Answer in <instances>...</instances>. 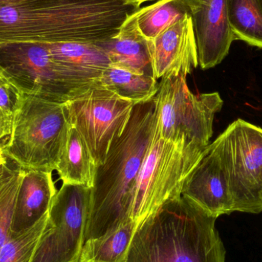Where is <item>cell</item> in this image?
I'll return each instance as SVG.
<instances>
[{
    "label": "cell",
    "instance_id": "7c38bea8",
    "mask_svg": "<svg viewBox=\"0 0 262 262\" xmlns=\"http://www.w3.org/2000/svg\"><path fill=\"white\" fill-rule=\"evenodd\" d=\"M190 13L199 64L203 70L212 69L227 56L235 40L229 21L228 0H200Z\"/></svg>",
    "mask_w": 262,
    "mask_h": 262
},
{
    "label": "cell",
    "instance_id": "9a60e30c",
    "mask_svg": "<svg viewBox=\"0 0 262 262\" xmlns=\"http://www.w3.org/2000/svg\"><path fill=\"white\" fill-rule=\"evenodd\" d=\"M135 13L126 20L117 35L96 45L107 53L113 66L154 77L152 41L140 32Z\"/></svg>",
    "mask_w": 262,
    "mask_h": 262
},
{
    "label": "cell",
    "instance_id": "83f0119b",
    "mask_svg": "<svg viewBox=\"0 0 262 262\" xmlns=\"http://www.w3.org/2000/svg\"><path fill=\"white\" fill-rule=\"evenodd\" d=\"M183 1H184L185 3L187 5L189 9H192V8L195 7V6H197V5L199 4V3H200V0H183Z\"/></svg>",
    "mask_w": 262,
    "mask_h": 262
},
{
    "label": "cell",
    "instance_id": "ffe728a7",
    "mask_svg": "<svg viewBox=\"0 0 262 262\" xmlns=\"http://www.w3.org/2000/svg\"><path fill=\"white\" fill-rule=\"evenodd\" d=\"M189 14L190 9L183 0H158L135 15L140 32L152 41Z\"/></svg>",
    "mask_w": 262,
    "mask_h": 262
},
{
    "label": "cell",
    "instance_id": "d6986e66",
    "mask_svg": "<svg viewBox=\"0 0 262 262\" xmlns=\"http://www.w3.org/2000/svg\"><path fill=\"white\" fill-rule=\"evenodd\" d=\"M139 225L130 221L100 238L88 240L79 262H124Z\"/></svg>",
    "mask_w": 262,
    "mask_h": 262
},
{
    "label": "cell",
    "instance_id": "7402d4cb",
    "mask_svg": "<svg viewBox=\"0 0 262 262\" xmlns=\"http://www.w3.org/2000/svg\"><path fill=\"white\" fill-rule=\"evenodd\" d=\"M47 218L48 214L29 229L10 233L0 250V262H31Z\"/></svg>",
    "mask_w": 262,
    "mask_h": 262
},
{
    "label": "cell",
    "instance_id": "603a6c76",
    "mask_svg": "<svg viewBox=\"0 0 262 262\" xmlns=\"http://www.w3.org/2000/svg\"><path fill=\"white\" fill-rule=\"evenodd\" d=\"M21 167L12 169L0 187V250L11 233L17 192L21 181Z\"/></svg>",
    "mask_w": 262,
    "mask_h": 262
},
{
    "label": "cell",
    "instance_id": "7a4b0ae2",
    "mask_svg": "<svg viewBox=\"0 0 262 262\" xmlns=\"http://www.w3.org/2000/svg\"><path fill=\"white\" fill-rule=\"evenodd\" d=\"M217 218L183 195L139 225L124 262H226Z\"/></svg>",
    "mask_w": 262,
    "mask_h": 262
},
{
    "label": "cell",
    "instance_id": "2e32d148",
    "mask_svg": "<svg viewBox=\"0 0 262 262\" xmlns=\"http://www.w3.org/2000/svg\"><path fill=\"white\" fill-rule=\"evenodd\" d=\"M61 68L77 79L101 84L103 72L112 64L107 53L93 43H46Z\"/></svg>",
    "mask_w": 262,
    "mask_h": 262
},
{
    "label": "cell",
    "instance_id": "3957f363",
    "mask_svg": "<svg viewBox=\"0 0 262 262\" xmlns=\"http://www.w3.org/2000/svg\"><path fill=\"white\" fill-rule=\"evenodd\" d=\"M102 24L98 0H32L0 6V43H92Z\"/></svg>",
    "mask_w": 262,
    "mask_h": 262
},
{
    "label": "cell",
    "instance_id": "ba28073f",
    "mask_svg": "<svg viewBox=\"0 0 262 262\" xmlns=\"http://www.w3.org/2000/svg\"><path fill=\"white\" fill-rule=\"evenodd\" d=\"M92 188L62 183L31 262H79L91 209Z\"/></svg>",
    "mask_w": 262,
    "mask_h": 262
},
{
    "label": "cell",
    "instance_id": "8992f818",
    "mask_svg": "<svg viewBox=\"0 0 262 262\" xmlns=\"http://www.w3.org/2000/svg\"><path fill=\"white\" fill-rule=\"evenodd\" d=\"M156 128L162 138L205 149L223 101L218 92L192 93L186 77L162 78L155 98Z\"/></svg>",
    "mask_w": 262,
    "mask_h": 262
},
{
    "label": "cell",
    "instance_id": "5b68a950",
    "mask_svg": "<svg viewBox=\"0 0 262 262\" xmlns=\"http://www.w3.org/2000/svg\"><path fill=\"white\" fill-rule=\"evenodd\" d=\"M0 72L23 95L62 104L101 84L74 78L42 42L0 43Z\"/></svg>",
    "mask_w": 262,
    "mask_h": 262
},
{
    "label": "cell",
    "instance_id": "52a82bcc",
    "mask_svg": "<svg viewBox=\"0 0 262 262\" xmlns=\"http://www.w3.org/2000/svg\"><path fill=\"white\" fill-rule=\"evenodd\" d=\"M205 149L165 140L155 127L137 178L133 221L141 223L165 202L181 195L185 180Z\"/></svg>",
    "mask_w": 262,
    "mask_h": 262
},
{
    "label": "cell",
    "instance_id": "d4e9b609",
    "mask_svg": "<svg viewBox=\"0 0 262 262\" xmlns=\"http://www.w3.org/2000/svg\"><path fill=\"white\" fill-rule=\"evenodd\" d=\"M12 121H13V118L8 115L0 107V150H3L4 149L1 143H4V146H6L5 139L8 138L9 140V137L12 134Z\"/></svg>",
    "mask_w": 262,
    "mask_h": 262
},
{
    "label": "cell",
    "instance_id": "6da1fadb",
    "mask_svg": "<svg viewBox=\"0 0 262 262\" xmlns=\"http://www.w3.org/2000/svg\"><path fill=\"white\" fill-rule=\"evenodd\" d=\"M155 127V99L136 104L124 133L112 142L104 163L97 168L85 242L133 221L137 178Z\"/></svg>",
    "mask_w": 262,
    "mask_h": 262
},
{
    "label": "cell",
    "instance_id": "9c48e42d",
    "mask_svg": "<svg viewBox=\"0 0 262 262\" xmlns=\"http://www.w3.org/2000/svg\"><path fill=\"white\" fill-rule=\"evenodd\" d=\"M135 105L101 84L64 104L69 124L82 136L98 166L124 133Z\"/></svg>",
    "mask_w": 262,
    "mask_h": 262
},
{
    "label": "cell",
    "instance_id": "cb8c5ba5",
    "mask_svg": "<svg viewBox=\"0 0 262 262\" xmlns=\"http://www.w3.org/2000/svg\"><path fill=\"white\" fill-rule=\"evenodd\" d=\"M24 96L19 89L0 72V107L8 115L13 118Z\"/></svg>",
    "mask_w": 262,
    "mask_h": 262
},
{
    "label": "cell",
    "instance_id": "4316f807",
    "mask_svg": "<svg viewBox=\"0 0 262 262\" xmlns=\"http://www.w3.org/2000/svg\"><path fill=\"white\" fill-rule=\"evenodd\" d=\"M32 0H0V6H14L19 5Z\"/></svg>",
    "mask_w": 262,
    "mask_h": 262
},
{
    "label": "cell",
    "instance_id": "8fae6325",
    "mask_svg": "<svg viewBox=\"0 0 262 262\" xmlns=\"http://www.w3.org/2000/svg\"><path fill=\"white\" fill-rule=\"evenodd\" d=\"M181 195L215 218L233 212L222 135L206 148Z\"/></svg>",
    "mask_w": 262,
    "mask_h": 262
},
{
    "label": "cell",
    "instance_id": "484cf974",
    "mask_svg": "<svg viewBox=\"0 0 262 262\" xmlns=\"http://www.w3.org/2000/svg\"><path fill=\"white\" fill-rule=\"evenodd\" d=\"M12 170V169H10V168L7 166V164L3 165L2 167H0V187H1L2 185L4 183L5 180L10 175Z\"/></svg>",
    "mask_w": 262,
    "mask_h": 262
},
{
    "label": "cell",
    "instance_id": "44dd1931",
    "mask_svg": "<svg viewBox=\"0 0 262 262\" xmlns=\"http://www.w3.org/2000/svg\"><path fill=\"white\" fill-rule=\"evenodd\" d=\"M235 40L262 49V0H228Z\"/></svg>",
    "mask_w": 262,
    "mask_h": 262
},
{
    "label": "cell",
    "instance_id": "277c9868",
    "mask_svg": "<svg viewBox=\"0 0 262 262\" xmlns=\"http://www.w3.org/2000/svg\"><path fill=\"white\" fill-rule=\"evenodd\" d=\"M64 104L25 95L3 152L23 169L56 170L67 140Z\"/></svg>",
    "mask_w": 262,
    "mask_h": 262
},
{
    "label": "cell",
    "instance_id": "30bf717a",
    "mask_svg": "<svg viewBox=\"0 0 262 262\" xmlns=\"http://www.w3.org/2000/svg\"><path fill=\"white\" fill-rule=\"evenodd\" d=\"M233 212H262V129L243 119L221 134Z\"/></svg>",
    "mask_w": 262,
    "mask_h": 262
},
{
    "label": "cell",
    "instance_id": "f1b7e54d",
    "mask_svg": "<svg viewBox=\"0 0 262 262\" xmlns=\"http://www.w3.org/2000/svg\"><path fill=\"white\" fill-rule=\"evenodd\" d=\"M6 156L5 155L4 152L3 150H0V167L3 166V165L7 164V160H6Z\"/></svg>",
    "mask_w": 262,
    "mask_h": 262
},
{
    "label": "cell",
    "instance_id": "f546056e",
    "mask_svg": "<svg viewBox=\"0 0 262 262\" xmlns=\"http://www.w3.org/2000/svg\"><path fill=\"white\" fill-rule=\"evenodd\" d=\"M126 1L130 2V3H135V4L139 5L140 6V5L142 3H146V2L148 1H152V0H126Z\"/></svg>",
    "mask_w": 262,
    "mask_h": 262
},
{
    "label": "cell",
    "instance_id": "e0dca14e",
    "mask_svg": "<svg viewBox=\"0 0 262 262\" xmlns=\"http://www.w3.org/2000/svg\"><path fill=\"white\" fill-rule=\"evenodd\" d=\"M97 168L98 165L85 140L76 128L70 125L67 140L56 168L60 180L62 183L92 188Z\"/></svg>",
    "mask_w": 262,
    "mask_h": 262
},
{
    "label": "cell",
    "instance_id": "5bb4252c",
    "mask_svg": "<svg viewBox=\"0 0 262 262\" xmlns=\"http://www.w3.org/2000/svg\"><path fill=\"white\" fill-rule=\"evenodd\" d=\"M11 233H18L36 224L49 213L57 192L52 172L21 168Z\"/></svg>",
    "mask_w": 262,
    "mask_h": 262
},
{
    "label": "cell",
    "instance_id": "4fadbf2b",
    "mask_svg": "<svg viewBox=\"0 0 262 262\" xmlns=\"http://www.w3.org/2000/svg\"><path fill=\"white\" fill-rule=\"evenodd\" d=\"M154 78L187 77L199 66L191 14L152 40Z\"/></svg>",
    "mask_w": 262,
    "mask_h": 262
},
{
    "label": "cell",
    "instance_id": "ac0fdd59",
    "mask_svg": "<svg viewBox=\"0 0 262 262\" xmlns=\"http://www.w3.org/2000/svg\"><path fill=\"white\" fill-rule=\"evenodd\" d=\"M101 85L135 104L154 99L159 89L154 77L139 75L111 64L100 78Z\"/></svg>",
    "mask_w": 262,
    "mask_h": 262
}]
</instances>
